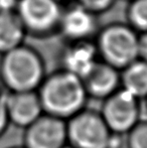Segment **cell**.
<instances>
[{"label": "cell", "instance_id": "cell-1", "mask_svg": "<svg viewBox=\"0 0 147 148\" xmlns=\"http://www.w3.org/2000/svg\"><path fill=\"white\" fill-rule=\"evenodd\" d=\"M36 93L43 114L64 121L87 108L90 99L83 81L59 68L46 74Z\"/></svg>", "mask_w": 147, "mask_h": 148}, {"label": "cell", "instance_id": "cell-2", "mask_svg": "<svg viewBox=\"0 0 147 148\" xmlns=\"http://www.w3.org/2000/svg\"><path fill=\"white\" fill-rule=\"evenodd\" d=\"M46 74L42 56L29 45L0 55V87L7 93L36 92Z\"/></svg>", "mask_w": 147, "mask_h": 148}, {"label": "cell", "instance_id": "cell-3", "mask_svg": "<svg viewBox=\"0 0 147 148\" xmlns=\"http://www.w3.org/2000/svg\"><path fill=\"white\" fill-rule=\"evenodd\" d=\"M139 33L129 24L112 22L100 27L94 38L99 59L121 71L138 60Z\"/></svg>", "mask_w": 147, "mask_h": 148}, {"label": "cell", "instance_id": "cell-4", "mask_svg": "<svg viewBox=\"0 0 147 148\" xmlns=\"http://www.w3.org/2000/svg\"><path fill=\"white\" fill-rule=\"evenodd\" d=\"M66 122L68 144L74 148H121L124 143L95 109L85 108Z\"/></svg>", "mask_w": 147, "mask_h": 148}, {"label": "cell", "instance_id": "cell-5", "mask_svg": "<svg viewBox=\"0 0 147 148\" xmlns=\"http://www.w3.org/2000/svg\"><path fill=\"white\" fill-rule=\"evenodd\" d=\"M63 9L57 0H19L16 12L26 34L42 39L59 33Z\"/></svg>", "mask_w": 147, "mask_h": 148}, {"label": "cell", "instance_id": "cell-6", "mask_svg": "<svg viewBox=\"0 0 147 148\" xmlns=\"http://www.w3.org/2000/svg\"><path fill=\"white\" fill-rule=\"evenodd\" d=\"M102 102L100 114L116 135H126L142 119L141 100L121 88Z\"/></svg>", "mask_w": 147, "mask_h": 148}, {"label": "cell", "instance_id": "cell-7", "mask_svg": "<svg viewBox=\"0 0 147 148\" xmlns=\"http://www.w3.org/2000/svg\"><path fill=\"white\" fill-rule=\"evenodd\" d=\"M99 16L85 9L77 2L64 5L59 34L65 42L94 40L99 29Z\"/></svg>", "mask_w": 147, "mask_h": 148}, {"label": "cell", "instance_id": "cell-8", "mask_svg": "<svg viewBox=\"0 0 147 148\" xmlns=\"http://www.w3.org/2000/svg\"><path fill=\"white\" fill-rule=\"evenodd\" d=\"M67 144V122L62 119L42 114L23 129L24 148H63Z\"/></svg>", "mask_w": 147, "mask_h": 148}, {"label": "cell", "instance_id": "cell-9", "mask_svg": "<svg viewBox=\"0 0 147 148\" xmlns=\"http://www.w3.org/2000/svg\"><path fill=\"white\" fill-rule=\"evenodd\" d=\"M100 60L94 40L65 42L59 56V69L84 79Z\"/></svg>", "mask_w": 147, "mask_h": 148}, {"label": "cell", "instance_id": "cell-10", "mask_svg": "<svg viewBox=\"0 0 147 148\" xmlns=\"http://www.w3.org/2000/svg\"><path fill=\"white\" fill-rule=\"evenodd\" d=\"M5 106L11 125L25 129L43 114L36 92H18L5 95Z\"/></svg>", "mask_w": 147, "mask_h": 148}, {"label": "cell", "instance_id": "cell-11", "mask_svg": "<svg viewBox=\"0 0 147 148\" xmlns=\"http://www.w3.org/2000/svg\"><path fill=\"white\" fill-rule=\"evenodd\" d=\"M82 81L89 98L101 101L121 88L120 71L101 60Z\"/></svg>", "mask_w": 147, "mask_h": 148}, {"label": "cell", "instance_id": "cell-12", "mask_svg": "<svg viewBox=\"0 0 147 148\" xmlns=\"http://www.w3.org/2000/svg\"><path fill=\"white\" fill-rule=\"evenodd\" d=\"M27 36L16 11H0V55L25 43Z\"/></svg>", "mask_w": 147, "mask_h": 148}, {"label": "cell", "instance_id": "cell-13", "mask_svg": "<svg viewBox=\"0 0 147 148\" xmlns=\"http://www.w3.org/2000/svg\"><path fill=\"white\" fill-rule=\"evenodd\" d=\"M121 89L139 100L147 97V64L136 60L120 71Z\"/></svg>", "mask_w": 147, "mask_h": 148}, {"label": "cell", "instance_id": "cell-14", "mask_svg": "<svg viewBox=\"0 0 147 148\" xmlns=\"http://www.w3.org/2000/svg\"><path fill=\"white\" fill-rule=\"evenodd\" d=\"M127 23L138 33L147 32V0H131L126 10Z\"/></svg>", "mask_w": 147, "mask_h": 148}, {"label": "cell", "instance_id": "cell-15", "mask_svg": "<svg viewBox=\"0 0 147 148\" xmlns=\"http://www.w3.org/2000/svg\"><path fill=\"white\" fill-rule=\"evenodd\" d=\"M125 136L126 148H147V119H141Z\"/></svg>", "mask_w": 147, "mask_h": 148}, {"label": "cell", "instance_id": "cell-16", "mask_svg": "<svg viewBox=\"0 0 147 148\" xmlns=\"http://www.w3.org/2000/svg\"><path fill=\"white\" fill-rule=\"evenodd\" d=\"M75 2L95 15L100 16L113 7L116 0H76Z\"/></svg>", "mask_w": 147, "mask_h": 148}, {"label": "cell", "instance_id": "cell-17", "mask_svg": "<svg viewBox=\"0 0 147 148\" xmlns=\"http://www.w3.org/2000/svg\"><path fill=\"white\" fill-rule=\"evenodd\" d=\"M9 125L10 123L8 120L5 106V95L3 93H0V138L5 134Z\"/></svg>", "mask_w": 147, "mask_h": 148}, {"label": "cell", "instance_id": "cell-18", "mask_svg": "<svg viewBox=\"0 0 147 148\" xmlns=\"http://www.w3.org/2000/svg\"><path fill=\"white\" fill-rule=\"evenodd\" d=\"M138 60L147 64V32L139 33L138 39Z\"/></svg>", "mask_w": 147, "mask_h": 148}, {"label": "cell", "instance_id": "cell-19", "mask_svg": "<svg viewBox=\"0 0 147 148\" xmlns=\"http://www.w3.org/2000/svg\"><path fill=\"white\" fill-rule=\"evenodd\" d=\"M19 0H0V11H16Z\"/></svg>", "mask_w": 147, "mask_h": 148}, {"label": "cell", "instance_id": "cell-20", "mask_svg": "<svg viewBox=\"0 0 147 148\" xmlns=\"http://www.w3.org/2000/svg\"><path fill=\"white\" fill-rule=\"evenodd\" d=\"M59 2H61L62 4L66 5V4H69V3H72V2H75L76 0H57Z\"/></svg>", "mask_w": 147, "mask_h": 148}, {"label": "cell", "instance_id": "cell-21", "mask_svg": "<svg viewBox=\"0 0 147 148\" xmlns=\"http://www.w3.org/2000/svg\"><path fill=\"white\" fill-rule=\"evenodd\" d=\"M63 148H74L73 146H71V145H69V144H67V145H65Z\"/></svg>", "mask_w": 147, "mask_h": 148}, {"label": "cell", "instance_id": "cell-22", "mask_svg": "<svg viewBox=\"0 0 147 148\" xmlns=\"http://www.w3.org/2000/svg\"><path fill=\"white\" fill-rule=\"evenodd\" d=\"M8 148H24V147L21 145V146H11V147H8Z\"/></svg>", "mask_w": 147, "mask_h": 148}, {"label": "cell", "instance_id": "cell-23", "mask_svg": "<svg viewBox=\"0 0 147 148\" xmlns=\"http://www.w3.org/2000/svg\"><path fill=\"white\" fill-rule=\"evenodd\" d=\"M144 101H145V107H146V112H147V97L144 99Z\"/></svg>", "mask_w": 147, "mask_h": 148}, {"label": "cell", "instance_id": "cell-24", "mask_svg": "<svg viewBox=\"0 0 147 148\" xmlns=\"http://www.w3.org/2000/svg\"><path fill=\"white\" fill-rule=\"evenodd\" d=\"M0 93H2V90H1V87H0Z\"/></svg>", "mask_w": 147, "mask_h": 148}, {"label": "cell", "instance_id": "cell-25", "mask_svg": "<svg viewBox=\"0 0 147 148\" xmlns=\"http://www.w3.org/2000/svg\"><path fill=\"white\" fill-rule=\"evenodd\" d=\"M127 1H128V2H129V1H131V0H127Z\"/></svg>", "mask_w": 147, "mask_h": 148}]
</instances>
